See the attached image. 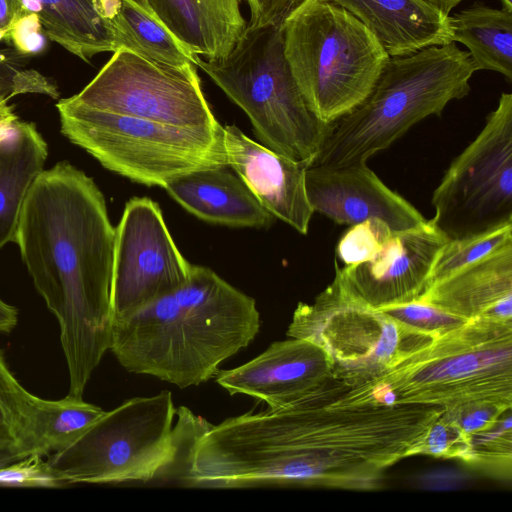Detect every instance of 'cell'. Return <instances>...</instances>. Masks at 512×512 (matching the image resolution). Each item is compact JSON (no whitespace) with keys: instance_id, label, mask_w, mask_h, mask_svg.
<instances>
[{"instance_id":"obj_2","label":"cell","mask_w":512,"mask_h":512,"mask_svg":"<svg viewBox=\"0 0 512 512\" xmlns=\"http://www.w3.org/2000/svg\"><path fill=\"white\" fill-rule=\"evenodd\" d=\"M15 242L58 320L68 395L82 397L112 342L115 228L102 192L67 161L43 170L26 197Z\"/></svg>"},{"instance_id":"obj_19","label":"cell","mask_w":512,"mask_h":512,"mask_svg":"<svg viewBox=\"0 0 512 512\" xmlns=\"http://www.w3.org/2000/svg\"><path fill=\"white\" fill-rule=\"evenodd\" d=\"M355 16L389 57L453 42L450 15L423 0H328Z\"/></svg>"},{"instance_id":"obj_3","label":"cell","mask_w":512,"mask_h":512,"mask_svg":"<svg viewBox=\"0 0 512 512\" xmlns=\"http://www.w3.org/2000/svg\"><path fill=\"white\" fill-rule=\"evenodd\" d=\"M260 326L252 297L192 265L183 285L113 321L110 350L131 373L187 388L215 377Z\"/></svg>"},{"instance_id":"obj_4","label":"cell","mask_w":512,"mask_h":512,"mask_svg":"<svg viewBox=\"0 0 512 512\" xmlns=\"http://www.w3.org/2000/svg\"><path fill=\"white\" fill-rule=\"evenodd\" d=\"M201 416L175 408L172 393L134 397L104 412L71 445L49 455L64 485L161 482L179 485Z\"/></svg>"},{"instance_id":"obj_22","label":"cell","mask_w":512,"mask_h":512,"mask_svg":"<svg viewBox=\"0 0 512 512\" xmlns=\"http://www.w3.org/2000/svg\"><path fill=\"white\" fill-rule=\"evenodd\" d=\"M35 14L49 40L85 62L119 49L112 15L118 0H20Z\"/></svg>"},{"instance_id":"obj_33","label":"cell","mask_w":512,"mask_h":512,"mask_svg":"<svg viewBox=\"0 0 512 512\" xmlns=\"http://www.w3.org/2000/svg\"><path fill=\"white\" fill-rule=\"evenodd\" d=\"M0 486L44 487L64 486L49 470L40 455H29L0 467Z\"/></svg>"},{"instance_id":"obj_38","label":"cell","mask_w":512,"mask_h":512,"mask_svg":"<svg viewBox=\"0 0 512 512\" xmlns=\"http://www.w3.org/2000/svg\"><path fill=\"white\" fill-rule=\"evenodd\" d=\"M8 100L9 97L4 95L0 87V140L7 136L19 121Z\"/></svg>"},{"instance_id":"obj_37","label":"cell","mask_w":512,"mask_h":512,"mask_svg":"<svg viewBox=\"0 0 512 512\" xmlns=\"http://www.w3.org/2000/svg\"><path fill=\"white\" fill-rule=\"evenodd\" d=\"M25 14L20 0H0V30H7Z\"/></svg>"},{"instance_id":"obj_43","label":"cell","mask_w":512,"mask_h":512,"mask_svg":"<svg viewBox=\"0 0 512 512\" xmlns=\"http://www.w3.org/2000/svg\"><path fill=\"white\" fill-rule=\"evenodd\" d=\"M7 30H0V40L5 39Z\"/></svg>"},{"instance_id":"obj_17","label":"cell","mask_w":512,"mask_h":512,"mask_svg":"<svg viewBox=\"0 0 512 512\" xmlns=\"http://www.w3.org/2000/svg\"><path fill=\"white\" fill-rule=\"evenodd\" d=\"M223 131L228 166L274 218L306 235L314 214L306 191L310 165L275 153L235 125Z\"/></svg>"},{"instance_id":"obj_6","label":"cell","mask_w":512,"mask_h":512,"mask_svg":"<svg viewBox=\"0 0 512 512\" xmlns=\"http://www.w3.org/2000/svg\"><path fill=\"white\" fill-rule=\"evenodd\" d=\"M354 388L364 401L422 405L443 412L479 403L511 407L512 321L468 320Z\"/></svg>"},{"instance_id":"obj_42","label":"cell","mask_w":512,"mask_h":512,"mask_svg":"<svg viewBox=\"0 0 512 512\" xmlns=\"http://www.w3.org/2000/svg\"><path fill=\"white\" fill-rule=\"evenodd\" d=\"M136 2H138L139 4L145 6V7H149L148 3L146 0H134Z\"/></svg>"},{"instance_id":"obj_27","label":"cell","mask_w":512,"mask_h":512,"mask_svg":"<svg viewBox=\"0 0 512 512\" xmlns=\"http://www.w3.org/2000/svg\"><path fill=\"white\" fill-rule=\"evenodd\" d=\"M511 243L512 223L448 239L432 266L428 288Z\"/></svg>"},{"instance_id":"obj_18","label":"cell","mask_w":512,"mask_h":512,"mask_svg":"<svg viewBox=\"0 0 512 512\" xmlns=\"http://www.w3.org/2000/svg\"><path fill=\"white\" fill-rule=\"evenodd\" d=\"M419 300L464 320L512 321V243L430 286Z\"/></svg>"},{"instance_id":"obj_14","label":"cell","mask_w":512,"mask_h":512,"mask_svg":"<svg viewBox=\"0 0 512 512\" xmlns=\"http://www.w3.org/2000/svg\"><path fill=\"white\" fill-rule=\"evenodd\" d=\"M448 238L430 220L393 231L371 260L335 270L348 288L369 306L380 309L419 300L428 288L432 266Z\"/></svg>"},{"instance_id":"obj_23","label":"cell","mask_w":512,"mask_h":512,"mask_svg":"<svg viewBox=\"0 0 512 512\" xmlns=\"http://www.w3.org/2000/svg\"><path fill=\"white\" fill-rule=\"evenodd\" d=\"M47 156V144L33 123L18 121L0 140V248L16 241L26 197Z\"/></svg>"},{"instance_id":"obj_32","label":"cell","mask_w":512,"mask_h":512,"mask_svg":"<svg viewBox=\"0 0 512 512\" xmlns=\"http://www.w3.org/2000/svg\"><path fill=\"white\" fill-rule=\"evenodd\" d=\"M470 445V435L441 414L430 426L415 455L462 460Z\"/></svg>"},{"instance_id":"obj_5","label":"cell","mask_w":512,"mask_h":512,"mask_svg":"<svg viewBox=\"0 0 512 512\" xmlns=\"http://www.w3.org/2000/svg\"><path fill=\"white\" fill-rule=\"evenodd\" d=\"M475 69L467 51L451 42L390 57L374 88L352 111L332 123L312 165L366 163L424 118L467 96Z\"/></svg>"},{"instance_id":"obj_10","label":"cell","mask_w":512,"mask_h":512,"mask_svg":"<svg viewBox=\"0 0 512 512\" xmlns=\"http://www.w3.org/2000/svg\"><path fill=\"white\" fill-rule=\"evenodd\" d=\"M286 335L321 347L332 377L361 386L429 345L435 338L410 328L355 295L335 270L313 303H299Z\"/></svg>"},{"instance_id":"obj_26","label":"cell","mask_w":512,"mask_h":512,"mask_svg":"<svg viewBox=\"0 0 512 512\" xmlns=\"http://www.w3.org/2000/svg\"><path fill=\"white\" fill-rule=\"evenodd\" d=\"M119 49H127L170 66L195 65L191 54L149 7L134 0H118L112 16Z\"/></svg>"},{"instance_id":"obj_39","label":"cell","mask_w":512,"mask_h":512,"mask_svg":"<svg viewBox=\"0 0 512 512\" xmlns=\"http://www.w3.org/2000/svg\"><path fill=\"white\" fill-rule=\"evenodd\" d=\"M18 320L17 309L0 299V332L13 330Z\"/></svg>"},{"instance_id":"obj_9","label":"cell","mask_w":512,"mask_h":512,"mask_svg":"<svg viewBox=\"0 0 512 512\" xmlns=\"http://www.w3.org/2000/svg\"><path fill=\"white\" fill-rule=\"evenodd\" d=\"M61 132L105 168L164 187L192 171L228 166L223 126L184 128L94 109L71 97L56 104Z\"/></svg>"},{"instance_id":"obj_15","label":"cell","mask_w":512,"mask_h":512,"mask_svg":"<svg viewBox=\"0 0 512 512\" xmlns=\"http://www.w3.org/2000/svg\"><path fill=\"white\" fill-rule=\"evenodd\" d=\"M306 191L314 212L341 225L380 219L393 231H403L427 221L366 163L340 167L311 165L306 171Z\"/></svg>"},{"instance_id":"obj_11","label":"cell","mask_w":512,"mask_h":512,"mask_svg":"<svg viewBox=\"0 0 512 512\" xmlns=\"http://www.w3.org/2000/svg\"><path fill=\"white\" fill-rule=\"evenodd\" d=\"M432 224L448 239L512 223V94L502 93L475 139L432 195Z\"/></svg>"},{"instance_id":"obj_30","label":"cell","mask_w":512,"mask_h":512,"mask_svg":"<svg viewBox=\"0 0 512 512\" xmlns=\"http://www.w3.org/2000/svg\"><path fill=\"white\" fill-rule=\"evenodd\" d=\"M392 233L389 225L380 219L351 225L338 241L336 256L344 266L367 262L381 251Z\"/></svg>"},{"instance_id":"obj_1","label":"cell","mask_w":512,"mask_h":512,"mask_svg":"<svg viewBox=\"0 0 512 512\" xmlns=\"http://www.w3.org/2000/svg\"><path fill=\"white\" fill-rule=\"evenodd\" d=\"M443 410L362 401L331 377L277 408L209 425L192 445L186 487L375 490L414 456Z\"/></svg>"},{"instance_id":"obj_40","label":"cell","mask_w":512,"mask_h":512,"mask_svg":"<svg viewBox=\"0 0 512 512\" xmlns=\"http://www.w3.org/2000/svg\"><path fill=\"white\" fill-rule=\"evenodd\" d=\"M430 5L436 7L437 9L441 10L445 14L450 13V11L456 7L462 0H423Z\"/></svg>"},{"instance_id":"obj_13","label":"cell","mask_w":512,"mask_h":512,"mask_svg":"<svg viewBox=\"0 0 512 512\" xmlns=\"http://www.w3.org/2000/svg\"><path fill=\"white\" fill-rule=\"evenodd\" d=\"M192 265L178 250L159 205L132 198L115 228L113 321L183 285Z\"/></svg>"},{"instance_id":"obj_20","label":"cell","mask_w":512,"mask_h":512,"mask_svg":"<svg viewBox=\"0 0 512 512\" xmlns=\"http://www.w3.org/2000/svg\"><path fill=\"white\" fill-rule=\"evenodd\" d=\"M163 188L188 212L211 223L263 228L274 219L229 166L192 171Z\"/></svg>"},{"instance_id":"obj_34","label":"cell","mask_w":512,"mask_h":512,"mask_svg":"<svg viewBox=\"0 0 512 512\" xmlns=\"http://www.w3.org/2000/svg\"><path fill=\"white\" fill-rule=\"evenodd\" d=\"M511 407L496 403L471 404L443 415L455 423L464 433L471 435L494 426Z\"/></svg>"},{"instance_id":"obj_36","label":"cell","mask_w":512,"mask_h":512,"mask_svg":"<svg viewBox=\"0 0 512 512\" xmlns=\"http://www.w3.org/2000/svg\"><path fill=\"white\" fill-rule=\"evenodd\" d=\"M250 9L249 27L258 28L283 21L301 0H246Z\"/></svg>"},{"instance_id":"obj_12","label":"cell","mask_w":512,"mask_h":512,"mask_svg":"<svg viewBox=\"0 0 512 512\" xmlns=\"http://www.w3.org/2000/svg\"><path fill=\"white\" fill-rule=\"evenodd\" d=\"M194 64H161L127 49L113 52L71 98L85 106L184 128L218 129Z\"/></svg>"},{"instance_id":"obj_24","label":"cell","mask_w":512,"mask_h":512,"mask_svg":"<svg viewBox=\"0 0 512 512\" xmlns=\"http://www.w3.org/2000/svg\"><path fill=\"white\" fill-rule=\"evenodd\" d=\"M450 20L453 42L468 48L475 71H495L511 82L512 11L474 2Z\"/></svg>"},{"instance_id":"obj_25","label":"cell","mask_w":512,"mask_h":512,"mask_svg":"<svg viewBox=\"0 0 512 512\" xmlns=\"http://www.w3.org/2000/svg\"><path fill=\"white\" fill-rule=\"evenodd\" d=\"M104 412L82 397L46 400L35 396L22 448L24 456H49L67 448Z\"/></svg>"},{"instance_id":"obj_41","label":"cell","mask_w":512,"mask_h":512,"mask_svg":"<svg viewBox=\"0 0 512 512\" xmlns=\"http://www.w3.org/2000/svg\"><path fill=\"white\" fill-rule=\"evenodd\" d=\"M502 8L508 11H512V0H500Z\"/></svg>"},{"instance_id":"obj_31","label":"cell","mask_w":512,"mask_h":512,"mask_svg":"<svg viewBox=\"0 0 512 512\" xmlns=\"http://www.w3.org/2000/svg\"><path fill=\"white\" fill-rule=\"evenodd\" d=\"M380 310L410 328L434 338L468 321L420 300L388 306Z\"/></svg>"},{"instance_id":"obj_8","label":"cell","mask_w":512,"mask_h":512,"mask_svg":"<svg viewBox=\"0 0 512 512\" xmlns=\"http://www.w3.org/2000/svg\"><path fill=\"white\" fill-rule=\"evenodd\" d=\"M281 23L247 25L225 57L196 56L195 65L246 113L262 145L311 166L332 124L306 104L284 55Z\"/></svg>"},{"instance_id":"obj_28","label":"cell","mask_w":512,"mask_h":512,"mask_svg":"<svg viewBox=\"0 0 512 512\" xmlns=\"http://www.w3.org/2000/svg\"><path fill=\"white\" fill-rule=\"evenodd\" d=\"M511 428V414L508 412L491 428L471 434L469 449L461 462L483 475L509 481L512 465Z\"/></svg>"},{"instance_id":"obj_16","label":"cell","mask_w":512,"mask_h":512,"mask_svg":"<svg viewBox=\"0 0 512 512\" xmlns=\"http://www.w3.org/2000/svg\"><path fill=\"white\" fill-rule=\"evenodd\" d=\"M216 382L230 395L243 394L269 408L286 405L332 377V363L318 345L299 338L276 341L247 363L219 370Z\"/></svg>"},{"instance_id":"obj_35","label":"cell","mask_w":512,"mask_h":512,"mask_svg":"<svg viewBox=\"0 0 512 512\" xmlns=\"http://www.w3.org/2000/svg\"><path fill=\"white\" fill-rule=\"evenodd\" d=\"M5 39L11 41L19 53L32 56L45 50L48 37L38 17L27 13L8 28Z\"/></svg>"},{"instance_id":"obj_7","label":"cell","mask_w":512,"mask_h":512,"mask_svg":"<svg viewBox=\"0 0 512 512\" xmlns=\"http://www.w3.org/2000/svg\"><path fill=\"white\" fill-rule=\"evenodd\" d=\"M281 26L291 73L309 109L327 124L365 100L390 58L367 27L328 0H301Z\"/></svg>"},{"instance_id":"obj_21","label":"cell","mask_w":512,"mask_h":512,"mask_svg":"<svg viewBox=\"0 0 512 512\" xmlns=\"http://www.w3.org/2000/svg\"><path fill=\"white\" fill-rule=\"evenodd\" d=\"M151 10L193 55L205 60L225 57L247 23L242 0H146Z\"/></svg>"},{"instance_id":"obj_29","label":"cell","mask_w":512,"mask_h":512,"mask_svg":"<svg viewBox=\"0 0 512 512\" xmlns=\"http://www.w3.org/2000/svg\"><path fill=\"white\" fill-rule=\"evenodd\" d=\"M34 399L35 395L14 377L0 352V447L15 449L24 456L22 448Z\"/></svg>"}]
</instances>
